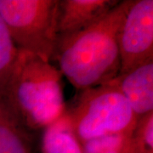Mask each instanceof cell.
<instances>
[{
    "label": "cell",
    "mask_w": 153,
    "mask_h": 153,
    "mask_svg": "<svg viewBox=\"0 0 153 153\" xmlns=\"http://www.w3.org/2000/svg\"><path fill=\"white\" fill-rule=\"evenodd\" d=\"M133 0L119 1L98 20L75 33L58 37L55 52L59 71L76 88L107 83L120 69L118 35Z\"/></svg>",
    "instance_id": "1"
},
{
    "label": "cell",
    "mask_w": 153,
    "mask_h": 153,
    "mask_svg": "<svg viewBox=\"0 0 153 153\" xmlns=\"http://www.w3.org/2000/svg\"><path fill=\"white\" fill-rule=\"evenodd\" d=\"M0 97L16 120L45 128L66 112L61 73L49 61L21 51Z\"/></svg>",
    "instance_id": "2"
},
{
    "label": "cell",
    "mask_w": 153,
    "mask_h": 153,
    "mask_svg": "<svg viewBox=\"0 0 153 153\" xmlns=\"http://www.w3.org/2000/svg\"><path fill=\"white\" fill-rule=\"evenodd\" d=\"M67 113L81 145L105 135L132 136L138 122L125 97L111 82L82 90L76 105Z\"/></svg>",
    "instance_id": "3"
},
{
    "label": "cell",
    "mask_w": 153,
    "mask_h": 153,
    "mask_svg": "<svg viewBox=\"0 0 153 153\" xmlns=\"http://www.w3.org/2000/svg\"><path fill=\"white\" fill-rule=\"evenodd\" d=\"M59 0H0V16L19 50L50 61L57 43Z\"/></svg>",
    "instance_id": "4"
},
{
    "label": "cell",
    "mask_w": 153,
    "mask_h": 153,
    "mask_svg": "<svg viewBox=\"0 0 153 153\" xmlns=\"http://www.w3.org/2000/svg\"><path fill=\"white\" fill-rule=\"evenodd\" d=\"M118 48V74L153 60L152 0H133L121 26Z\"/></svg>",
    "instance_id": "5"
},
{
    "label": "cell",
    "mask_w": 153,
    "mask_h": 153,
    "mask_svg": "<svg viewBox=\"0 0 153 153\" xmlns=\"http://www.w3.org/2000/svg\"><path fill=\"white\" fill-rule=\"evenodd\" d=\"M138 118L153 111V60L117 74L111 81Z\"/></svg>",
    "instance_id": "6"
},
{
    "label": "cell",
    "mask_w": 153,
    "mask_h": 153,
    "mask_svg": "<svg viewBox=\"0 0 153 153\" xmlns=\"http://www.w3.org/2000/svg\"><path fill=\"white\" fill-rule=\"evenodd\" d=\"M119 1L63 0L59 1L58 37L75 33L87 27L111 10Z\"/></svg>",
    "instance_id": "7"
},
{
    "label": "cell",
    "mask_w": 153,
    "mask_h": 153,
    "mask_svg": "<svg viewBox=\"0 0 153 153\" xmlns=\"http://www.w3.org/2000/svg\"><path fill=\"white\" fill-rule=\"evenodd\" d=\"M43 153H82V145L71 128L67 112L45 128L42 140Z\"/></svg>",
    "instance_id": "8"
},
{
    "label": "cell",
    "mask_w": 153,
    "mask_h": 153,
    "mask_svg": "<svg viewBox=\"0 0 153 153\" xmlns=\"http://www.w3.org/2000/svg\"><path fill=\"white\" fill-rule=\"evenodd\" d=\"M0 153H30L21 123L0 98Z\"/></svg>",
    "instance_id": "9"
},
{
    "label": "cell",
    "mask_w": 153,
    "mask_h": 153,
    "mask_svg": "<svg viewBox=\"0 0 153 153\" xmlns=\"http://www.w3.org/2000/svg\"><path fill=\"white\" fill-rule=\"evenodd\" d=\"M19 52L7 25L0 16V91L10 76Z\"/></svg>",
    "instance_id": "10"
},
{
    "label": "cell",
    "mask_w": 153,
    "mask_h": 153,
    "mask_svg": "<svg viewBox=\"0 0 153 153\" xmlns=\"http://www.w3.org/2000/svg\"><path fill=\"white\" fill-rule=\"evenodd\" d=\"M82 153H132L131 136L112 134L82 144Z\"/></svg>",
    "instance_id": "11"
},
{
    "label": "cell",
    "mask_w": 153,
    "mask_h": 153,
    "mask_svg": "<svg viewBox=\"0 0 153 153\" xmlns=\"http://www.w3.org/2000/svg\"><path fill=\"white\" fill-rule=\"evenodd\" d=\"M131 146L132 153H153V111L138 118Z\"/></svg>",
    "instance_id": "12"
}]
</instances>
